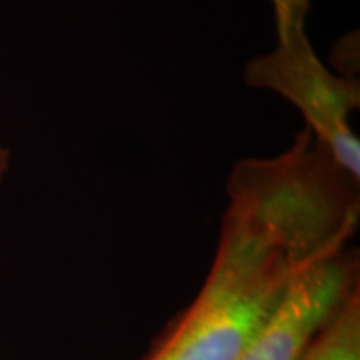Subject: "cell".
I'll use <instances>...</instances> for the list:
<instances>
[{
    "label": "cell",
    "mask_w": 360,
    "mask_h": 360,
    "mask_svg": "<svg viewBox=\"0 0 360 360\" xmlns=\"http://www.w3.org/2000/svg\"><path fill=\"white\" fill-rule=\"evenodd\" d=\"M326 257L285 227L229 204L204 285L143 360H237L297 274Z\"/></svg>",
    "instance_id": "6da1fadb"
},
{
    "label": "cell",
    "mask_w": 360,
    "mask_h": 360,
    "mask_svg": "<svg viewBox=\"0 0 360 360\" xmlns=\"http://www.w3.org/2000/svg\"><path fill=\"white\" fill-rule=\"evenodd\" d=\"M8 167H11V152L7 147L0 146V184L7 175Z\"/></svg>",
    "instance_id": "8992f818"
},
{
    "label": "cell",
    "mask_w": 360,
    "mask_h": 360,
    "mask_svg": "<svg viewBox=\"0 0 360 360\" xmlns=\"http://www.w3.org/2000/svg\"><path fill=\"white\" fill-rule=\"evenodd\" d=\"M359 40L357 35H347V37L340 39L339 44L334 47V53H332V58H334V65L342 72V77L349 79H357L354 74L357 72L354 70L355 67H359V44L354 42Z\"/></svg>",
    "instance_id": "5b68a950"
},
{
    "label": "cell",
    "mask_w": 360,
    "mask_h": 360,
    "mask_svg": "<svg viewBox=\"0 0 360 360\" xmlns=\"http://www.w3.org/2000/svg\"><path fill=\"white\" fill-rule=\"evenodd\" d=\"M300 360H360V290L319 332Z\"/></svg>",
    "instance_id": "277c9868"
},
{
    "label": "cell",
    "mask_w": 360,
    "mask_h": 360,
    "mask_svg": "<svg viewBox=\"0 0 360 360\" xmlns=\"http://www.w3.org/2000/svg\"><path fill=\"white\" fill-rule=\"evenodd\" d=\"M359 289V257L340 250L297 274L237 360H300L319 332Z\"/></svg>",
    "instance_id": "3957f363"
},
{
    "label": "cell",
    "mask_w": 360,
    "mask_h": 360,
    "mask_svg": "<svg viewBox=\"0 0 360 360\" xmlns=\"http://www.w3.org/2000/svg\"><path fill=\"white\" fill-rule=\"evenodd\" d=\"M276 47L250 58L244 80L250 89L276 92L305 119L310 132L352 177L360 180V141L350 117L360 107L359 79L332 74L307 34L309 0H270Z\"/></svg>",
    "instance_id": "7a4b0ae2"
}]
</instances>
